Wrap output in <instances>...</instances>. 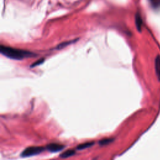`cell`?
I'll return each instance as SVG.
<instances>
[{"label": "cell", "mask_w": 160, "mask_h": 160, "mask_svg": "<svg viewBox=\"0 0 160 160\" xmlns=\"http://www.w3.org/2000/svg\"><path fill=\"white\" fill-rule=\"evenodd\" d=\"M65 146L58 143H50L46 147V149L51 153H57L63 150Z\"/></svg>", "instance_id": "3"}, {"label": "cell", "mask_w": 160, "mask_h": 160, "mask_svg": "<svg viewBox=\"0 0 160 160\" xmlns=\"http://www.w3.org/2000/svg\"><path fill=\"white\" fill-rule=\"evenodd\" d=\"M135 23H136L137 30L139 31H141L142 25H143V21L141 16H140V14L138 13H137L135 16Z\"/></svg>", "instance_id": "4"}, {"label": "cell", "mask_w": 160, "mask_h": 160, "mask_svg": "<svg viewBox=\"0 0 160 160\" xmlns=\"http://www.w3.org/2000/svg\"><path fill=\"white\" fill-rule=\"evenodd\" d=\"M155 70L157 77L160 81V56H158L155 59Z\"/></svg>", "instance_id": "5"}, {"label": "cell", "mask_w": 160, "mask_h": 160, "mask_svg": "<svg viewBox=\"0 0 160 160\" xmlns=\"http://www.w3.org/2000/svg\"><path fill=\"white\" fill-rule=\"evenodd\" d=\"M94 144V142H86V143H84L82 144L79 145L77 147H76V150H83L85 149H87L89 148L91 146H93Z\"/></svg>", "instance_id": "6"}, {"label": "cell", "mask_w": 160, "mask_h": 160, "mask_svg": "<svg viewBox=\"0 0 160 160\" xmlns=\"http://www.w3.org/2000/svg\"><path fill=\"white\" fill-rule=\"evenodd\" d=\"M44 59H45L44 58H42V59H40L38 60L37 62L33 63L31 65V68H34V67H36V66H39V65H42V63H43V62H44V61H45Z\"/></svg>", "instance_id": "11"}, {"label": "cell", "mask_w": 160, "mask_h": 160, "mask_svg": "<svg viewBox=\"0 0 160 160\" xmlns=\"http://www.w3.org/2000/svg\"><path fill=\"white\" fill-rule=\"evenodd\" d=\"M75 154V151L74 150H67L65 152H63V153H62L60 154V158H68L69 157L73 156L74 154Z\"/></svg>", "instance_id": "7"}, {"label": "cell", "mask_w": 160, "mask_h": 160, "mask_svg": "<svg viewBox=\"0 0 160 160\" xmlns=\"http://www.w3.org/2000/svg\"><path fill=\"white\" fill-rule=\"evenodd\" d=\"M76 42V39L75 40H73V41H69V42H63L61 44H59L58 45V46L56 47V49L58 50H60V49H62L68 45H70V44H72L73 43H74Z\"/></svg>", "instance_id": "9"}, {"label": "cell", "mask_w": 160, "mask_h": 160, "mask_svg": "<svg viewBox=\"0 0 160 160\" xmlns=\"http://www.w3.org/2000/svg\"><path fill=\"white\" fill-rule=\"evenodd\" d=\"M0 53L5 56L15 60H22L25 58H33L36 56V54L28 51L13 48L12 47L1 45Z\"/></svg>", "instance_id": "1"}, {"label": "cell", "mask_w": 160, "mask_h": 160, "mask_svg": "<svg viewBox=\"0 0 160 160\" xmlns=\"http://www.w3.org/2000/svg\"><path fill=\"white\" fill-rule=\"evenodd\" d=\"M151 5L156 8L160 7V0H149Z\"/></svg>", "instance_id": "10"}, {"label": "cell", "mask_w": 160, "mask_h": 160, "mask_svg": "<svg viewBox=\"0 0 160 160\" xmlns=\"http://www.w3.org/2000/svg\"><path fill=\"white\" fill-rule=\"evenodd\" d=\"M114 141V138H106V139H103L101 141L99 142V145L100 146H105V145H107L111 143H112Z\"/></svg>", "instance_id": "8"}, {"label": "cell", "mask_w": 160, "mask_h": 160, "mask_svg": "<svg viewBox=\"0 0 160 160\" xmlns=\"http://www.w3.org/2000/svg\"><path fill=\"white\" fill-rule=\"evenodd\" d=\"M45 148L42 146H30L25 149L21 154V156L23 158L30 157L38 155L45 151Z\"/></svg>", "instance_id": "2"}]
</instances>
